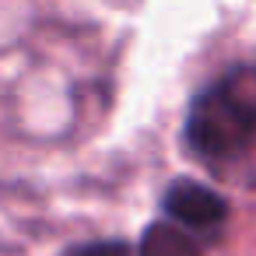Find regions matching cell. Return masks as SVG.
<instances>
[{
  "mask_svg": "<svg viewBox=\"0 0 256 256\" xmlns=\"http://www.w3.org/2000/svg\"><path fill=\"white\" fill-rule=\"evenodd\" d=\"M186 144L207 162H228L256 148V64L232 67L193 98Z\"/></svg>",
  "mask_w": 256,
  "mask_h": 256,
  "instance_id": "1",
  "label": "cell"
},
{
  "mask_svg": "<svg viewBox=\"0 0 256 256\" xmlns=\"http://www.w3.org/2000/svg\"><path fill=\"white\" fill-rule=\"evenodd\" d=\"M165 214L190 228V232H214L228 221V204L221 193H214L210 186L196 182V179H176L165 190Z\"/></svg>",
  "mask_w": 256,
  "mask_h": 256,
  "instance_id": "2",
  "label": "cell"
},
{
  "mask_svg": "<svg viewBox=\"0 0 256 256\" xmlns=\"http://www.w3.org/2000/svg\"><path fill=\"white\" fill-rule=\"evenodd\" d=\"M137 256H200V246H196L193 232H186L182 224L154 221L140 235Z\"/></svg>",
  "mask_w": 256,
  "mask_h": 256,
  "instance_id": "3",
  "label": "cell"
},
{
  "mask_svg": "<svg viewBox=\"0 0 256 256\" xmlns=\"http://www.w3.org/2000/svg\"><path fill=\"white\" fill-rule=\"evenodd\" d=\"M70 256H134V249H130V242L106 238V242H88V246L74 249Z\"/></svg>",
  "mask_w": 256,
  "mask_h": 256,
  "instance_id": "4",
  "label": "cell"
}]
</instances>
